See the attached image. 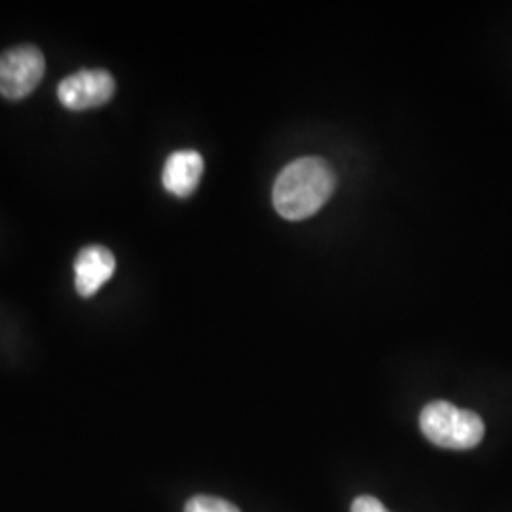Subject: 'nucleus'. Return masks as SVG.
I'll return each instance as SVG.
<instances>
[{
  "instance_id": "obj_1",
  "label": "nucleus",
  "mask_w": 512,
  "mask_h": 512,
  "mask_svg": "<svg viewBox=\"0 0 512 512\" xmlns=\"http://www.w3.org/2000/svg\"><path fill=\"white\" fill-rule=\"evenodd\" d=\"M334 184L336 177L325 160H294L275 179V209L283 219H308L327 203L334 192Z\"/></svg>"
},
{
  "instance_id": "obj_2",
  "label": "nucleus",
  "mask_w": 512,
  "mask_h": 512,
  "mask_svg": "<svg viewBox=\"0 0 512 512\" xmlns=\"http://www.w3.org/2000/svg\"><path fill=\"white\" fill-rule=\"evenodd\" d=\"M421 433L435 446L448 450H471L484 439V421L446 401H435L421 410Z\"/></svg>"
},
{
  "instance_id": "obj_3",
  "label": "nucleus",
  "mask_w": 512,
  "mask_h": 512,
  "mask_svg": "<svg viewBox=\"0 0 512 512\" xmlns=\"http://www.w3.org/2000/svg\"><path fill=\"white\" fill-rule=\"evenodd\" d=\"M46 71V59L37 46H16L0 54V93L19 101L35 92Z\"/></svg>"
},
{
  "instance_id": "obj_4",
  "label": "nucleus",
  "mask_w": 512,
  "mask_h": 512,
  "mask_svg": "<svg viewBox=\"0 0 512 512\" xmlns=\"http://www.w3.org/2000/svg\"><path fill=\"white\" fill-rule=\"evenodd\" d=\"M116 92V82L109 71L82 69L63 78L57 86V99L71 110H88L109 103Z\"/></svg>"
},
{
  "instance_id": "obj_5",
  "label": "nucleus",
  "mask_w": 512,
  "mask_h": 512,
  "mask_svg": "<svg viewBox=\"0 0 512 512\" xmlns=\"http://www.w3.org/2000/svg\"><path fill=\"white\" fill-rule=\"evenodd\" d=\"M116 272V258L107 247H84L74 260V287L76 293L90 298L97 293Z\"/></svg>"
},
{
  "instance_id": "obj_6",
  "label": "nucleus",
  "mask_w": 512,
  "mask_h": 512,
  "mask_svg": "<svg viewBox=\"0 0 512 512\" xmlns=\"http://www.w3.org/2000/svg\"><path fill=\"white\" fill-rule=\"evenodd\" d=\"M203 158L196 150H177L165 160L162 183L177 198L190 196L202 181Z\"/></svg>"
},
{
  "instance_id": "obj_7",
  "label": "nucleus",
  "mask_w": 512,
  "mask_h": 512,
  "mask_svg": "<svg viewBox=\"0 0 512 512\" xmlns=\"http://www.w3.org/2000/svg\"><path fill=\"white\" fill-rule=\"evenodd\" d=\"M184 512H241L234 503L230 501H224L219 497H211V495H196L192 497Z\"/></svg>"
},
{
  "instance_id": "obj_8",
  "label": "nucleus",
  "mask_w": 512,
  "mask_h": 512,
  "mask_svg": "<svg viewBox=\"0 0 512 512\" xmlns=\"http://www.w3.org/2000/svg\"><path fill=\"white\" fill-rule=\"evenodd\" d=\"M351 512H389L385 509L384 505L372 497V495H361L353 501Z\"/></svg>"
}]
</instances>
